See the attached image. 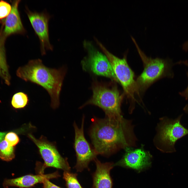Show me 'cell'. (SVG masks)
I'll use <instances>...</instances> for the list:
<instances>
[{
  "label": "cell",
  "mask_w": 188,
  "mask_h": 188,
  "mask_svg": "<svg viewBox=\"0 0 188 188\" xmlns=\"http://www.w3.org/2000/svg\"><path fill=\"white\" fill-rule=\"evenodd\" d=\"M125 150L124 155L119 161L114 164V167L130 168L140 172L150 166L152 156L142 147L135 149L128 147Z\"/></svg>",
  "instance_id": "obj_11"
},
{
  "label": "cell",
  "mask_w": 188,
  "mask_h": 188,
  "mask_svg": "<svg viewBox=\"0 0 188 188\" xmlns=\"http://www.w3.org/2000/svg\"><path fill=\"white\" fill-rule=\"evenodd\" d=\"M60 176L57 172L45 174L27 175L15 178L6 179L3 181V185L4 188L11 186L28 188L38 183H43L46 179L57 178Z\"/></svg>",
  "instance_id": "obj_13"
},
{
  "label": "cell",
  "mask_w": 188,
  "mask_h": 188,
  "mask_svg": "<svg viewBox=\"0 0 188 188\" xmlns=\"http://www.w3.org/2000/svg\"><path fill=\"white\" fill-rule=\"evenodd\" d=\"M183 110L185 113L188 114V103L186 104Z\"/></svg>",
  "instance_id": "obj_25"
},
{
  "label": "cell",
  "mask_w": 188,
  "mask_h": 188,
  "mask_svg": "<svg viewBox=\"0 0 188 188\" xmlns=\"http://www.w3.org/2000/svg\"><path fill=\"white\" fill-rule=\"evenodd\" d=\"M183 115L174 119L167 117L160 119L154 142L157 148L161 151L166 153L176 151L175 144L177 142L188 134V129L180 122Z\"/></svg>",
  "instance_id": "obj_6"
},
{
  "label": "cell",
  "mask_w": 188,
  "mask_h": 188,
  "mask_svg": "<svg viewBox=\"0 0 188 188\" xmlns=\"http://www.w3.org/2000/svg\"><path fill=\"white\" fill-rule=\"evenodd\" d=\"M115 83L113 81L105 83L94 80L91 87L92 97L80 108L87 105H93L102 109L105 116H122L121 107L124 94L121 93Z\"/></svg>",
  "instance_id": "obj_3"
},
{
  "label": "cell",
  "mask_w": 188,
  "mask_h": 188,
  "mask_svg": "<svg viewBox=\"0 0 188 188\" xmlns=\"http://www.w3.org/2000/svg\"><path fill=\"white\" fill-rule=\"evenodd\" d=\"M85 117L83 115L81 127L79 128L75 122L74 147L76 154L77 162L75 167L77 172H81L88 168L90 162L94 160L97 155L85 137L84 126Z\"/></svg>",
  "instance_id": "obj_8"
},
{
  "label": "cell",
  "mask_w": 188,
  "mask_h": 188,
  "mask_svg": "<svg viewBox=\"0 0 188 188\" xmlns=\"http://www.w3.org/2000/svg\"><path fill=\"white\" fill-rule=\"evenodd\" d=\"M66 68L56 69L45 66L40 59L30 60L27 64L19 67L17 75L26 81L40 85L48 92L51 98V106L54 109L60 105V96Z\"/></svg>",
  "instance_id": "obj_2"
},
{
  "label": "cell",
  "mask_w": 188,
  "mask_h": 188,
  "mask_svg": "<svg viewBox=\"0 0 188 188\" xmlns=\"http://www.w3.org/2000/svg\"><path fill=\"white\" fill-rule=\"evenodd\" d=\"M183 50L186 52L188 51V40L185 42L182 45Z\"/></svg>",
  "instance_id": "obj_23"
},
{
  "label": "cell",
  "mask_w": 188,
  "mask_h": 188,
  "mask_svg": "<svg viewBox=\"0 0 188 188\" xmlns=\"http://www.w3.org/2000/svg\"><path fill=\"white\" fill-rule=\"evenodd\" d=\"M11 5L7 2L0 1V20H2L6 18L10 12Z\"/></svg>",
  "instance_id": "obj_19"
},
{
  "label": "cell",
  "mask_w": 188,
  "mask_h": 188,
  "mask_svg": "<svg viewBox=\"0 0 188 188\" xmlns=\"http://www.w3.org/2000/svg\"><path fill=\"white\" fill-rule=\"evenodd\" d=\"M6 133L0 132V142H1L5 137Z\"/></svg>",
  "instance_id": "obj_24"
},
{
  "label": "cell",
  "mask_w": 188,
  "mask_h": 188,
  "mask_svg": "<svg viewBox=\"0 0 188 188\" xmlns=\"http://www.w3.org/2000/svg\"><path fill=\"white\" fill-rule=\"evenodd\" d=\"M15 157L14 149L10 146L5 140L0 142V159L7 161H10Z\"/></svg>",
  "instance_id": "obj_16"
},
{
  "label": "cell",
  "mask_w": 188,
  "mask_h": 188,
  "mask_svg": "<svg viewBox=\"0 0 188 188\" xmlns=\"http://www.w3.org/2000/svg\"><path fill=\"white\" fill-rule=\"evenodd\" d=\"M94 161L96 169L93 175V188H112L113 183L110 172L114 167V163H102L96 158Z\"/></svg>",
  "instance_id": "obj_14"
},
{
  "label": "cell",
  "mask_w": 188,
  "mask_h": 188,
  "mask_svg": "<svg viewBox=\"0 0 188 188\" xmlns=\"http://www.w3.org/2000/svg\"><path fill=\"white\" fill-rule=\"evenodd\" d=\"M27 95L22 92L17 93L13 96L11 101V104L16 109L24 108L29 102Z\"/></svg>",
  "instance_id": "obj_17"
},
{
  "label": "cell",
  "mask_w": 188,
  "mask_h": 188,
  "mask_svg": "<svg viewBox=\"0 0 188 188\" xmlns=\"http://www.w3.org/2000/svg\"><path fill=\"white\" fill-rule=\"evenodd\" d=\"M26 12L31 25L40 43V49L42 55L45 54V49L52 50L53 46L49 40L48 22L50 16L45 12L40 13L33 12L27 7Z\"/></svg>",
  "instance_id": "obj_10"
},
{
  "label": "cell",
  "mask_w": 188,
  "mask_h": 188,
  "mask_svg": "<svg viewBox=\"0 0 188 188\" xmlns=\"http://www.w3.org/2000/svg\"><path fill=\"white\" fill-rule=\"evenodd\" d=\"M176 64H184L187 66L188 68V62L186 60L179 61L176 63ZM186 74L188 79V71L187 72ZM179 94L181 96L185 98V100H188V84L186 89L183 91L179 92Z\"/></svg>",
  "instance_id": "obj_21"
},
{
  "label": "cell",
  "mask_w": 188,
  "mask_h": 188,
  "mask_svg": "<svg viewBox=\"0 0 188 188\" xmlns=\"http://www.w3.org/2000/svg\"><path fill=\"white\" fill-rule=\"evenodd\" d=\"M28 137L36 145L44 161L43 168L52 167L69 171L70 167L66 159L60 154L55 145L42 136L38 139L36 138L31 134Z\"/></svg>",
  "instance_id": "obj_9"
},
{
  "label": "cell",
  "mask_w": 188,
  "mask_h": 188,
  "mask_svg": "<svg viewBox=\"0 0 188 188\" xmlns=\"http://www.w3.org/2000/svg\"><path fill=\"white\" fill-rule=\"evenodd\" d=\"M6 38L0 31V77L8 85L10 84V76L7 66L4 46Z\"/></svg>",
  "instance_id": "obj_15"
},
{
  "label": "cell",
  "mask_w": 188,
  "mask_h": 188,
  "mask_svg": "<svg viewBox=\"0 0 188 188\" xmlns=\"http://www.w3.org/2000/svg\"><path fill=\"white\" fill-rule=\"evenodd\" d=\"M43 183V188H61L51 182L48 179L45 180Z\"/></svg>",
  "instance_id": "obj_22"
},
{
  "label": "cell",
  "mask_w": 188,
  "mask_h": 188,
  "mask_svg": "<svg viewBox=\"0 0 188 188\" xmlns=\"http://www.w3.org/2000/svg\"><path fill=\"white\" fill-rule=\"evenodd\" d=\"M5 140L10 146L12 147L16 145L19 141L17 135L15 133L12 132L6 134L5 137Z\"/></svg>",
  "instance_id": "obj_20"
},
{
  "label": "cell",
  "mask_w": 188,
  "mask_h": 188,
  "mask_svg": "<svg viewBox=\"0 0 188 188\" xmlns=\"http://www.w3.org/2000/svg\"><path fill=\"white\" fill-rule=\"evenodd\" d=\"M131 38L143 62L144 69L136 80L140 95L153 83L163 78H173L174 76L172 61L169 58H152L147 56L140 48L135 39Z\"/></svg>",
  "instance_id": "obj_4"
},
{
  "label": "cell",
  "mask_w": 188,
  "mask_h": 188,
  "mask_svg": "<svg viewBox=\"0 0 188 188\" xmlns=\"http://www.w3.org/2000/svg\"><path fill=\"white\" fill-rule=\"evenodd\" d=\"M20 1L19 0L11 1L10 12L6 18L0 21L2 26L0 31L6 38L12 34H24L26 32L18 10V5Z\"/></svg>",
  "instance_id": "obj_12"
},
{
  "label": "cell",
  "mask_w": 188,
  "mask_h": 188,
  "mask_svg": "<svg viewBox=\"0 0 188 188\" xmlns=\"http://www.w3.org/2000/svg\"><path fill=\"white\" fill-rule=\"evenodd\" d=\"M84 46L88 55L82 61L83 69L96 75L109 78L119 83L111 64L105 55L98 50L90 42L85 41Z\"/></svg>",
  "instance_id": "obj_7"
},
{
  "label": "cell",
  "mask_w": 188,
  "mask_h": 188,
  "mask_svg": "<svg viewBox=\"0 0 188 188\" xmlns=\"http://www.w3.org/2000/svg\"><path fill=\"white\" fill-rule=\"evenodd\" d=\"M97 42L109 60L119 83L123 88L124 94L129 100L130 104L129 110L132 112L136 101L135 95L140 96L134 79V73L127 61L128 50L125 53L123 58H120L109 52L98 41Z\"/></svg>",
  "instance_id": "obj_5"
},
{
  "label": "cell",
  "mask_w": 188,
  "mask_h": 188,
  "mask_svg": "<svg viewBox=\"0 0 188 188\" xmlns=\"http://www.w3.org/2000/svg\"><path fill=\"white\" fill-rule=\"evenodd\" d=\"M92 119L89 134L97 155L109 156L121 149L135 146L133 126L122 115Z\"/></svg>",
  "instance_id": "obj_1"
},
{
  "label": "cell",
  "mask_w": 188,
  "mask_h": 188,
  "mask_svg": "<svg viewBox=\"0 0 188 188\" xmlns=\"http://www.w3.org/2000/svg\"><path fill=\"white\" fill-rule=\"evenodd\" d=\"M77 174L64 171L63 178L65 180L67 188H83L77 178Z\"/></svg>",
  "instance_id": "obj_18"
}]
</instances>
